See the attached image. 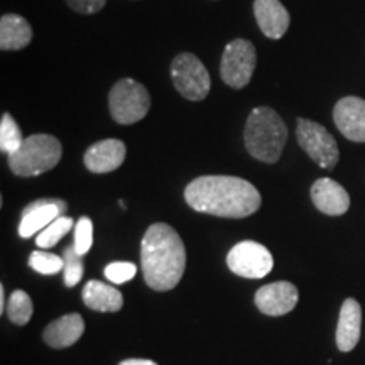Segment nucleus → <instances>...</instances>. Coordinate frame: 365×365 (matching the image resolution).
<instances>
[{
    "label": "nucleus",
    "mask_w": 365,
    "mask_h": 365,
    "mask_svg": "<svg viewBox=\"0 0 365 365\" xmlns=\"http://www.w3.org/2000/svg\"><path fill=\"white\" fill-rule=\"evenodd\" d=\"M185 200L191 208L222 218H245L261 208L257 188L237 176H200L186 186Z\"/></svg>",
    "instance_id": "1"
},
{
    "label": "nucleus",
    "mask_w": 365,
    "mask_h": 365,
    "mask_svg": "<svg viewBox=\"0 0 365 365\" xmlns=\"http://www.w3.org/2000/svg\"><path fill=\"white\" fill-rule=\"evenodd\" d=\"M140 264L145 284L154 291H170L180 284L186 267V249L168 223L150 225L140 242Z\"/></svg>",
    "instance_id": "2"
},
{
    "label": "nucleus",
    "mask_w": 365,
    "mask_h": 365,
    "mask_svg": "<svg viewBox=\"0 0 365 365\" xmlns=\"http://www.w3.org/2000/svg\"><path fill=\"white\" fill-rule=\"evenodd\" d=\"M244 140L249 154L257 161L277 163L287 140V127L271 107H255L245 124Z\"/></svg>",
    "instance_id": "3"
},
{
    "label": "nucleus",
    "mask_w": 365,
    "mask_h": 365,
    "mask_svg": "<svg viewBox=\"0 0 365 365\" xmlns=\"http://www.w3.org/2000/svg\"><path fill=\"white\" fill-rule=\"evenodd\" d=\"M63 148L54 135L34 134L26 137L16 153L9 156V168L16 176L31 178L51 171L61 161Z\"/></svg>",
    "instance_id": "4"
},
{
    "label": "nucleus",
    "mask_w": 365,
    "mask_h": 365,
    "mask_svg": "<svg viewBox=\"0 0 365 365\" xmlns=\"http://www.w3.org/2000/svg\"><path fill=\"white\" fill-rule=\"evenodd\" d=\"M108 108L117 124L130 125L143 120L150 108V95L139 81L124 78L112 86Z\"/></svg>",
    "instance_id": "5"
},
{
    "label": "nucleus",
    "mask_w": 365,
    "mask_h": 365,
    "mask_svg": "<svg viewBox=\"0 0 365 365\" xmlns=\"http://www.w3.org/2000/svg\"><path fill=\"white\" fill-rule=\"evenodd\" d=\"M171 78L175 88L191 102H200V100L207 98L210 88H212V80H210L207 66L191 53H181L173 59Z\"/></svg>",
    "instance_id": "6"
},
{
    "label": "nucleus",
    "mask_w": 365,
    "mask_h": 365,
    "mask_svg": "<svg viewBox=\"0 0 365 365\" xmlns=\"http://www.w3.org/2000/svg\"><path fill=\"white\" fill-rule=\"evenodd\" d=\"M296 137L301 149L323 170H333L339 164L340 150L335 137L318 122L298 118Z\"/></svg>",
    "instance_id": "7"
},
{
    "label": "nucleus",
    "mask_w": 365,
    "mask_h": 365,
    "mask_svg": "<svg viewBox=\"0 0 365 365\" xmlns=\"http://www.w3.org/2000/svg\"><path fill=\"white\" fill-rule=\"evenodd\" d=\"M257 53L255 46L247 39L237 38L227 44L220 63V76L223 83L232 88H244L252 78Z\"/></svg>",
    "instance_id": "8"
},
{
    "label": "nucleus",
    "mask_w": 365,
    "mask_h": 365,
    "mask_svg": "<svg viewBox=\"0 0 365 365\" xmlns=\"http://www.w3.org/2000/svg\"><path fill=\"white\" fill-rule=\"evenodd\" d=\"M227 266L232 272L245 279H261L272 271L274 259L262 244L244 240L234 245L228 252Z\"/></svg>",
    "instance_id": "9"
},
{
    "label": "nucleus",
    "mask_w": 365,
    "mask_h": 365,
    "mask_svg": "<svg viewBox=\"0 0 365 365\" xmlns=\"http://www.w3.org/2000/svg\"><path fill=\"white\" fill-rule=\"evenodd\" d=\"M66 210V203L56 198H41L36 200V202H31L22 210L19 235L22 239H31V237H34V234L44 230L58 217L65 215Z\"/></svg>",
    "instance_id": "10"
},
{
    "label": "nucleus",
    "mask_w": 365,
    "mask_h": 365,
    "mask_svg": "<svg viewBox=\"0 0 365 365\" xmlns=\"http://www.w3.org/2000/svg\"><path fill=\"white\" fill-rule=\"evenodd\" d=\"M298 299V287L287 281H277L262 286L255 293V307L267 317H282L293 312Z\"/></svg>",
    "instance_id": "11"
},
{
    "label": "nucleus",
    "mask_w": 365,
    "mask_h": 365,
    "mask_svg": "<svg viewBox=\"0 0 365 365\" xmlns=\"http://www.w3.org/2000/svg\"><path fill=\"white\" fill-rule=\"evenodd\" d=\"M333 120L344 137L354 143H365V100L345 97L333 108Z\"/></svg>",
    "instance_id": "12"
},
{
    "label": "nucleus",
    "mask_w": 365,
    "mask_h": 365,
    "mask_svg": "<svg viewBox=\"0 0 365 365\" xmlns=\"http://www.w3.org/2000/svg\"><path fill=\"white\" fill-rule=\"evenodd\" d=\"M125 144L120 139H105L90 145L85 153V168L95 175L112 173L125 161Z\"/></svg>",
    "instance_id": "13"
},
{
    "label": "nucleus",
    "mask_w": 365,
    "mask_h": 365,
    "mask_svg": "<svg viewBox=\"0 0 365 365\" xmlns=\"http://www.w3.org/2000/svg\"><path fill=\"white\" fill-rule=\"evenodd\" d=\"M312 200L319 212L330 217L344 215L350 208V196L346 190L330 178H322L313 182Z\"/></svg>",
    "instance_id": "14"
},
{
    "label": "nucleus",
    "mask_w": 365,
    "mask_h": 365,
    "mask_svg": "<svg viewBox=\"0 0 365 365\" xmlns=\"http://www.w3.org/2000/svg\"><path fill=\"white\" fill-rule=\"evenodd\" d=\"M254 16L259 29L269 39H281L289 29V12L279 0H255Z\"/></svg>",
    "instance_id": "15"
},
{
    "label": "nucleus",
    "mask_w": 365,
    "mask_h": 365,
    "mask_svg": "<svg viewBox=\"0 0 365 365\" xmlns=\"http://www.w3.org/2000/svg\"><path fill=\"white\" fill-rule=\"evenodd\" d=\"M360 330H362V308L357 299L346 298L341 304L335 333L336 346L340 352H352L360 340Z\"/></svg>",
    "instance_id": "16"
},
{
    "label": "nucleus",
    "mask_w": 365,
    "mask_h": 365,
    "mask_svg": "<svg viewBox=\"0 0 365 365\" xmlns=\"http://www.w3.org/2000/svg\"><path fill=\"white\" fill-rule=\"evenodd\" d=\"M85 331V322L78 313H70L54 319L46 327L43 339L53 349H66L75 345Z\"/></svg>",
    "instance_id": "17"
},
{
    "label": "nucleus",
    "mask_w": 365,
    "mask_h": 365,
    "mask_svg": "<svg viewBox=\"0 0 365 365\" xmlns=\"http://www.w3.org/2000/svg\"><path fill=\"white\" fill-rule=\"evenodd\" d=\"M33 39V27L19 14H6L0 19V49L19 51Z\"/></svg>",
    "instance_id": "18"
},
{
    "label": "nucleus",
    "mask_w": 365,
    "mask_h": 365,
    "mask_svg": "<svg viewBox=\"0 0 365 365\" xmlns=\"http://www.w3.org/2000/svg\"><path fill=\"white\" fill-rule=\"evenodd\" d=\"M83 303L93 312L115 313L124 307V298L117 287L100 281H88L83 287Z\"/></svg>",
    "instance_id": "19"
},
{
    "label": "nucleus",
    "mask_w": 365,
    "mask_h": 365,
    "mask_svg": "<svg viewBox=\"0 0 365 365\" xmlns=\"http://www.w3.org/2000/svg\"><path fill=\"white\" fill-rule=\"evenodd\" d=\"M75 225H76V223L73 222V218L65 217V215L58 217L56 220L49 223V225L46 227L44 230L39 232L38 237H36V244H38V247H41V249H51Z\"/></svg>",
    "instance_id": "20"
},
{
    "label": "nucleus",
    "mask_w": 365,
    "mask_h": 365,
    "mask_svg": "<svg viewBox=\"0 0 365 365\" xmlns=\"http://www.w3.org/2000/svg\"><path fill=\"white\" fill-rule=\"evenodd\" d=\"M24 143V137L17 125V122L14 120L11 113H4L2 120H0V150L7 156L16 153Z\"/></svg>",
    "instance_id": "21"
},
{
    "label": "nucleus",
    "mask_w": 365,
    "mask_h": 365,
    "mask_svg": "<svg viewBox=\"0 0 365 365\" xmlns=\"http://www.w3.org/2000/svg\"><path fill=\"white\" fill-rule=\"evenodd\" d=\"M33 301H31L29 294L22 289L14 291L7 304V317L14 325H26L33 317Z\"/></svg>",
    "instance_id": "22"
},
{
    "label": "nucleus",
    "mask_w": 365,
    "mask_h": 365,
    "mask_svg": "<svg viewBox=\"0 0 365 365\" xmlns=\"http://www.w3.org/2000/svg\"><path fill=\"white\" fill-rule=\"evenodd\" d=\"M29 266L33 267L36 272L46 274V276H53V274H58L61 269H65V261L56 254L34 250L29 257Z\"/></svg>",
    "instance_id": "23"
},
{
    "label": "nucleus",
    "mask_w": 365,
    "mask_h": 365,
    "mask_svg": "<svg viewBox=\"0 0 365 365\" xmlns=\"http://www.w3.org/2000/svg\"><path fill=\"white\" fill-rule=\"evenodd\" d=\"M63 261H65V284L68 287L76 286L83 277V255L76 252L75 245H70L63 252Z\"/></svg>",
    "instance_id": "24"
},
{
    "label": "nucleus",
    "mask_w": 365,
    "mask_h": 365,
    "mask_svg": "<svg viewBox=\"0 0 365 365\" xmlns=\"http://www.w3.org/2000/svg\"><path fill=\"white\" fill-rule=\"evenodd\" d=\"M91 244H93V223L88 217H81L75 225V245L76 252L80 255H86L90 252Z\"/></svg>",
    "instance_id": "25"
},
{
    "label": "nucleus",
    "mask_w": 365,
    "mask_h": 365,
    "mask_svg": "<svg viewBox=\"0 0 365 365\" xmlns=\"http://www.w3.org/2000/svg\"><path fill=\"white\" fill-rule=\"evenodd\" d=\"M105 277L113 284H124L135 276L137 266L132 262H112L105 267Z\"/></svg>",
    "instance_id": "26"
},
{
    "label": "nucleus",
    "mask_w": 365,
    "mask_h": 365,
    "mask_svg": "<svg viewBox=\"0 0 365 365\" xmlns=\"http://www.w3.org/2000/svg\"><path fill=\"white\" fill-rule=\"evenodd\" d=\"M66 4L75 12L90 16V14H97L102 11L107 0H66Z\"/></svg>",
    "instance_id": "27"
},
{
    "label": "nucleus",
    "mask_w": 365,
    "mask_h": 365,
    "mask_svg": "<svg viewBox=\"0 0 365 365\" xmlns=\"http://www.w3.org/2000/svg\"><path fill=\"white\" fill-rule=\"evenodd\" d=\"M118 365H158V364L148 359H127V360H122Z\"/></svg>",
    "instance_id": "28"
},
{
    "label": "nucleus",
    "mask_w": 365,
    "mask_h": 365,
    "mask_svg": "<svg viewBox=\"0 0 365 365\" xmlns=\"http://www.w3.org/2000/svg\"><path fill=\"white\" fill-rule=\"evenodd\" d=\"M6 312V287L0 286V313Z\"/></svg>",
    "instance_id": "29"
}]
</instances>
